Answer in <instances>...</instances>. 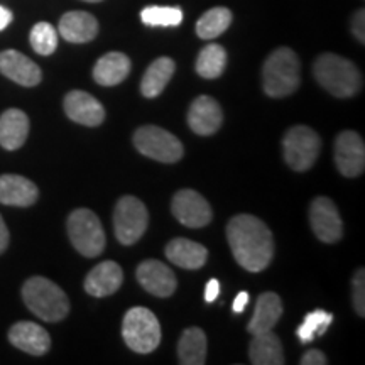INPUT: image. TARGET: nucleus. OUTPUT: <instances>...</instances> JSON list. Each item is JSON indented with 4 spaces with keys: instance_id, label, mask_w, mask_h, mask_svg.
<instances>
[{
    "instance_id": "nucleus-1",
    "label": "nucleus",
    "mask_w": 365,
    "mask_h": 365,
    "mask_svg": "<svg viewBox=\"0 0 365 365\" xmlns=\"http://www.w3.org/2000/svg\"><path fill=\"white\" fill-rule=\"evenodd\" d=\"M227 239L237 264L245 271L261 272L274 257V237L261 218L242 213L228 222Z\"/></svg>"
},
{
    "instance_id": "nucleus-2",
    "label": "nucleus",
    "mask_w": 365,
    "mask_h": 365,
    "mask_svg": "<svg viewBox=\"0 0 365 365\" xmlns=\"http://www.w3.org/2000/svg\"><path fill=\"white\" fill-rule=\"evenodd\" d=\"M313 75L319 85L339 98L357 95L362 88V75L350 59L339 54L325 53L317 58Z\"/></svg>"
},
{
    "instance_id": "nucleus-3",
    "label": "nucleus",
    "mask_w": 365,
    "mask_h": 365,
    "mask_svg": "<svg viewBox=\"0 0 365 365\" xmlns=\"http://www.w3.org/2000/svg\"><path fill=\"white\" fill-rule=\"evenodd\" d=\"M22 299L31 313L49 323L61 322L70 313V299L65 291L43 276L29 277L24 282Z\"/></svg>"
},
{
    "instance_id": "nucleus-4",
    "label": "nucleus",
    "mask_w": 365,
    "mask_h": 365,
    "mask_svg": "<svg viewBox=\"0 0 365 365\" xmlns=\"http://www.w3.org/2000/svg\"><path fill=\"white\" fill-rule=\"evenodd\" d=\"M301 83V63L291 48H277L269 54L262 68L264 91L271 98L294 93Z\"/></svg>"
},
{
    "instance_id": "nucleus-5",
    "label": "nucleus",
    "mask_w": 365,
    "mask_h": 365,
    "mask_svg": "<svg viewBox=\"0 0 365 365\" xmlns=\"http://www.w3.org/2000/svg\"><path fill=\"white\" fill-rule=\"evenodd\" d=\"M122 336L135 354H150L161 344V325L150 309L130 308L122 322Z\"/></svg>"
},
{
    "instance_id": "nucleus-6",
    "label": "nucleus",
    "mask_w": 365,
    "mask_h": 365,
    "mask_svg": "<svg viewBox=\"0 0 365 365\" xmlns=\"http://www.w3.org/2000/svg\"><path fill=\"white\" fill-rule=\"evenodd\" d=\"M68 235L73 247L85 257H98L105 249V232L98 217L88 208H78L68 217Z\"/></svg>"
},
{
    "instance_id": "nucleus-7",
    "label": "nucleus",
    "mask_w": 365,
    "mask_h": 365,
    "mask_svg": "<svg viewBox=\"0 0 365 365\" xmlns=\"http://www.w3.org/2000/svg\"><path fill=\"white\" fill-rule=\"evenodd\" d=\"M322 149L319 135L308 125H294L282 137L284 159L291 170L304 173L312 170Z\"/></svg>"
},
{
    "instance_id": "nucleus-8",
    "label": "nucleus",
    "mask_w": 365,
    "mask_h": 365,
    "mask_svg": "<svg viewBox=\"0 0 365 365\" xmlns=\"http://www.w3.org/2000/svg\"><path fill=\"white\" fill-rule=\"evenodd\" d=\"M134 145L143 156L166 164L178 163L185 153L181 140L158 125H144L137 129Z\"/></svg>"
},
{
    "instance_id": "nucleus-9",
    "label": "nucleus",
    "mask_w": 365,
    "mask_h": 365,
    "mask_svg": "<svg viewBox=\"0 0 365 365\" xmlns=\"http://www.w3.org/2000/svg\"><path fill=\"white\" fill-rule=\"evenodd\" d=\"M149 223L145 205L135 196H122L113 210V230L122 245H134L144 235Z\"/></svg>"
},
{
    "instance_id": "nucleus-10",
    "label": "nucleus",
    "mask_w": 365,
    "mask_h": 365,
    "mask_svg": "<svg viewBox=\"0 0 365 365\" xmlns=\"http://www.w3.org/2000/svg\"><path fill=\"white\" fill-rule=\"evenodd\" d=\"M309 223L314 235L325 244H335L344 235V223L336 205L327 196H318L309 207Z\"/></svg>"
},
{
    "instance_id": "nucleus-11",
    "label": "nucleus",
    "mask_w": 365,
    "mask_h": 365,
    "mask_svg": "<svg viewBox=\"0 0 365 365\" xmlns=\"http://www.w3.org/2000/svg\"><path fill=\"white\" fill-rule=\"evenodd\" d=\"M171 212L185 227L202 228L212 222V208L202 195L195 190H180L173 196Z\"/></svg>"
},
{
    "instance_id": "nucleus-12",
    "label": "nucleus",
    "mask_w": 365,
    "mask_h": 365,
    "mask_svg": "<svg viewBox=\"0 0 365 365\" xmlns=\"http://www.w3.org/2000/svg\"><path fill=\"white\" fill-rule=\"evenodd\" d=\"M335 164L345 178H357L365 170V144L357 132L344 130L335 140Z\"/></svg>"
},
{
    "instance_id": "nucleus-13",
    "label": "nucleus",
    "mask_w": 365,
    "mask_h": 365,
    "mask_svg": "<svg viewBox=\"0 0 365 365\" xmlns=\"http://www.w3.org/2000/svg\"><path fill=\"white\" fill-rule=\"evenodd\" d=\"M137 281L148 293L158 296V298H170L178 286L173 269L156 259H148L139 264Z\"/></svg>"
},
{
    "instance_id": "nucleus-14",
    "label": "nucleus",
    "mask_w": 365,
    "mask_h": 365,
    "mask_svg": "<svg viewBox=\"0 0 365 365\" xmlns=\"http://www.w3.org/2000/svg\"><path fill=\"white\" fill-rule=\"evenodd\" d=\"M66 115L76 124L85 127H98L105 120V108L93 95L81 90H73L63 102Z\"/></svg>"
},
{
    "instance_id": "nucleus-15",
    "label": "nucleus",
    "mask_w": 365,
    "mask_h": 365,
    "mask_svg": "<svg viewBox=\"0 0 365 365\" xmlns=\"http://www.w3.org/2000/svg\"><path fill=\"white\" fill-rule=\"evenodd\" d=\"M0 73L21 86H36L43 80L41 68L16 49L0 53Z\"/></svg>"
},
{
    "instance_id": "nucleus-16",
    "label": "nucleus",
    "mask_w": 365,
    "mask_h": 365,
    "mask_svg": "<svg viewBox=\"0 0 365 365\" xmlns=\"http://www.w3.org/2000/svg\"><path fill=\"white\" fill-rule=\"evenodd\" d=\"M9 341L22 352L36 355L48 354L51 349V336L43 327L33 322H19L9 330Z\"/></svg>"
},
{
    "instance_id": "nucleus-17",
    "label": "nucleus",
    "mask_w": 365,
    "mask_h": 365,
    "mask_svg": "<svg viewBox=\"0 0 365 365\" xmlns=\"http://www.w3.org/2000/svg\"><path fill=\"white\" fill-rule=\"evenodd\" d=\"M223 112L220 103L215 98L202 97L195 98L188 110L190 129L198 135H212L222 127Z\"/></svg>"
},
{
    "instance_id": "nucleus-18",
    "label": "nucleus",
    "mask_w": 365,
    "mask_h": 365,
    "mask_svg": "<svg viewBox=\"0 0 365 365\" xmlns=\"http://www.w3.org/2000/svg\"><path fill=\"white\" fill-rule=\"evenodd\" d=\"M124 282V272L113 261H105L95 266L85 279V291L95 298H105L117 293Z\"/></svg>"
},
{
    "instance_id": "nucleus-19",
    "label": "nucleus",
    "mask_w": 365,
    "mask_h": 365,
    "mask_svg": "<svg viewBox=\"0 0 365 365\" xmlns=\"http://www.w3.org/2000/svg\"><path fill=\"white\" fill-rule=\"evenodd\" d=\"M39 190L33 181L19 175L0 176V203L26 208L38 202Z\"/></svg>"
},
{
    "instance_id": "nucleus-20",
    "label": "nucleus",
    "mask_w": 365,
    "mask_h": 365,
    "mask_svg": "<svg viewBox=\"0 0 365 365\" xmlns=\"http://www.w3.org/2000/svg\"><path fill=\"white\" fill-rule=\"evenodd\" d=\"M59 34L68 43L83 44L90 43L91 39L97 38L98 34V21L88 12L73 11L66 12L59 19Z\"/></svg>"
},
{
    "instance_id": "nucleus-21",
    "label": "nucleus",
    "mask_w": 365,
    "mask_h": 365,
    "mask_svg": "<svg viewBox=\"0 0 365 365\" xmlns=\"http://www.w3.org/2000/svg\"><path fill=\"white\" fill-rule=\"evenodd\" d=\"M29 135V118L19 108H9L0 115V145L7 150H17Z\"/></svg>"
},
{
    "instance_id": "nucleus-22",
    "label": "nucleus",
    "mask_w": 365,
    "mask_h": 365,
    "mask_svg": "<svg viewBox=\"0 0 365 365\" xmlns=\"http://www.w3.org/2000/svg\"><path fill=\"white\" fill-rule=\"evenodd\" d=\"M166 257L182 269H200L207 262L208 250L198 242L178 237L166 245Z\"/></svg>"
},
{
    "instance_id": "nucleus-23",
    "label": "nucleus",
    "mask_w": 365,
    "mask_h": 365,
    "mask_svg": "<svg viewBox=\"0 0 365 365\" xmlns=\"http://www.w3.org/2000/svg\"><path fill=\"white\" fill-rule=\"evenodd\" d=\"M130 73V59L124 53H107L95 63L93 78L102 86L122 83Z\"/></svg>"
},
{
    "instance_id": "nucleus-24",
    "label": "nucleus",
    "mask_w": 365,
    "mask_h": 365,
    "mask_svg": "<svg viewBox=\"0 0 365 365\" xmlns=\"http://www.w3.org/2000/svg\"><path fill=\"white\" fill-rule=\"evenodd\" d=\"M282 317V303L276 293H264L255 303L254 317L250 318L247 330L250 335L272 330Z\"/></svg>"
},
{
    "instance_id": "nucleus-25",
    "label": "nucleus",
    "mask_w": 365,
    "mask_h": 365,
    "mask_svg": "<svg viewBox=\"0 0 365 365\" xmlns=\"http://www.w3.org/2000/svg\"><path fill=\"white\" fill-rule=\"evenodd\" d=\"M249 359L254 365H282L286 362L281 340L274 335L272 330L252 335Z\"/></svg>"
},
{
    "instance_id": "nucleus-26",
    "label": "nucleus",
    "mask_w": 365,
    "mask_h": 365,
    "mask_svg": "<svg viewBox=\"0 0 365 365\" xmlns=\"http://www.w3.org/2000/svg\"><path fill=\"white\" fill-rule=\"evenodd\" d=\"M176 65L171 58H158L156 61H153L145 70L143 81H140V93L145 98H156L163 93V90L166 88V85L170 83V80L175 75Z\"/></svg>"
},
{
    "instance_id": "nucleus-27",
    "label": "nucleus",
    "mask_w": 365,
    "mask_h": 365,
    "mask_svg": "<svg viewBox=\"0 0 365 365\" xmlns=\"http://www.w3.org/2000/svg\"><path fill=\"white\" fill-rule=\"evenodd\" d=\"M178 359L182 365H203L207 362V335L202 328H186L178 344Z\"/></svg>"
},
{
    "instance_id": "nucleus-28",
    "label": "nucleus",
    "mask_w": 365,
    "mask_h": 365,
    "mask_svg": "<svg viewBox=\"0 0 365 365\" xmlns=\"http://www.w3.org/2000/svg\"><path fill=\"white\" fill-rule=\"evenodd\" d=\"M227 66V53L220 44H208L196 58V73L203 78H218Z\"/></svg>"
},
{
    "instance_id": "nucleus-29",
    "label": "nucleus",
    "mask_w": 365,
    "mask_h": 365,
    "mask_svg": "<svg viewBox=\"0 0 365 365\" xmlns=\"http://www.w3.org/2000/svg\"><path fill=\"white\" fill-rule=\"evenodd\" d=\"M232 24V12L227 7H213L196 22V34L202 39H215Z\"/></svg>"
},
{
    "instance_id": "nucleus-30",
    "label": "nucleus",
    "mask_w": 365,
    "mask_h": 365,
    "mask_svg": "<svg viewBox=\"0 0 365 365\" xmlns=\"http://www.w3.org/2000/svg\"><path fill=\"white\" fill-rule=\"evenodd\" d=\"M333 322V314L323 312V309H314V312L308 313L304 317L303 323H301L298 330H296V335L298 339L303 341V344H309L313 341L317 336L325 335V331L328 330V327L331 325Z\"/></svg>"
},
{
    "instance_id": "nucleus-31",
    "label": "nucleus",
    "mask_w": 365,
    "mask_h": 365,
    "mask_svg": "<svg viewBox=\"0 0 365 365\" xmlns=\"http://www.w3.org/2000/svg\"><path fill=\"white\" fill-rule=\"evenodd\" d=\"M29 41L36 53L41 56H49L58 48V31L49 22H38L31 29Z\"/></svg>"
},
{
    "instance_id": "nucleus-32",
    "label": "nucleus",
    "mask_w": 365,
    "mask_h": 365,
    "mask_svg": "<svg viewBox=\"0 0 365 365\" xmlns=\"http://www.w3.org/2000/svg\"><path fill=\"white\" fill-rule=\"evenodd\" d=\"M140 21L150 27L180 26L182 22V11L180 7H159L150 6L140 12Z\"/></svg>"
},
{
    "instance_id": "nucleus-33",
    "label": "nucleus",
    "mask_w": 365,
    "mask_h": 365,
    "mask_svg": "<svg viewBox=\"0 0 365 365\" xmlns=\"http://www.w3.org/2000/svg\"><path fill=\"white\" fill-rule=\"evenodd\" d=\"M354 308L359 317H365V271L359 269L352 281Z\"/></svg>"
},
{
    "instance_id": "nucleus-34",
    "label": "nucleus",
    "mask_w": 365,
    "mask_h": 365,
    "mask_svg": "<svg viewBox=\"0 0 365 365\" xmlns=\"http://www.w3.org/2000/svg\"><path fill=\"white\" fill-rule=\"evenodd\" d=\"M365 12L364 9H360L359 12L354 14V19H352V33L355 38H357L360 43H365Z\"/></svg>"
},
{
    "instance_id": "nucleus-35",
    "label": "nucleus",
    "mask_w": 365,
    "mask_h": 365,
    "mask_svg": "<svg viewBox=\"0 0 365 365\" xmlns=\"http://www.w3.org/2000/svg\"><path fill=\"white\" fill-rule=\"evenodd\" d=\"M328 364L327 355L319 350H308L307 354L301 357V365H325Z\"/></svg>"
},
{
    "instance_id": "nucleus-36",
    "label": "nucleus",
    "mask_w": 365,
    "mask_h": 365,
    "mask_svg": "<svg viewBox=\"0 0 365 365\" xmlns=\"http://www.w3.org/2000/svg\"><path fill=\"white\" fill-rule=\"evenodd\" d=\"M220 294V282L217 279H210L207 282V287H205V301L207 303H213Z\"/></svg>"
},
{
    "instance_id": "nucleus-37",
    "label": "nucleus",
    "mask_w": 365,
    "mask_h": 365,
    "mask_svg": "<svg viewBox=\"0 0 365 365\" xmlns=\"http://www.w3.org/2000/svg\"><path fill=\"white\" fill-rule=\"evenodd\" d=\"M9 240H11V235H9V228L4 222L2 215H0V254H4L9 247Z\"/></svg>"
},
{
    "instance_id": "nucleus-38",
    "label": "nucleus",
    "mask_w": 365,
    "mask_h": 365,
    "mask_svg": "<svg viewBox=\"0 0 365 365\" xmlns=\"http://www.w3.org/2000/svg\"><path fill=\"white\" fill-rule=\"evenodd\" d=\"M247 303H249V293L247 291H242V293L237 294V298L234 301V312L242 313L245 309V307H247Z\"/></svg>"
},
{
    "instance_id": "nucleus-39",
    "label": "nucleus",
    "mask_w": 365,
    "mask_h": 365,
    "mask_svg": "<svg viewBox=\"0 0 365 365\" xmlns=\"http://www.w3.org/2000/svg\"><path fill=\"white\" fill-rule=\"evenodd\" d=\"M12 22V12L7 7L0 6V31H4Z\"/></svg>"
},
{
    "instance_id": "nucleus-40",
    "label": "nucleus",
    "mask_w": 365,
    "mask_h": 365,
    "mask_svg": "<svg viewBox=\"0 0 365 365\" xmlns=\"http://www.w3.org/2000/svg\"><path fill=\"white\" fill-rule=\"evenodd\" d=\"M83 2H91V4H95V2H102V0H83Z\"/></svg>"
}]
</instances>
